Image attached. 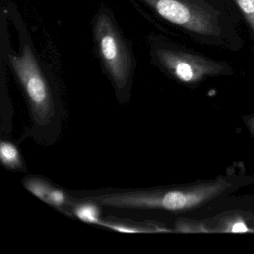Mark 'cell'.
<instances>
[{
	"label": "cell",
	"mask_w": 254,
	"mask_h": 254,
	"mask_svg": "<svg viewBox=\"0 0 254 254\" xmlns=\"http://www.w3.org/2000/svg\"><path fill=\"white\" fill-rule=\"evenodd\" d=\"M254 33V0H234Z\"/></svg>",
	"instance_id": "cell-9"
},
{
	"label": "cell",
	"mask_w": 254,
	"mask_h": 254,
	"mask_svg": "<svg viewBox=\"0 0 254 254\" xmlns=\"http://www.w3.org/2000/svg\"><path fill=\"white\" fill-rule=\"evenodd\" d=\"M75 214L81 221L90 224L102 225L99 209L91 203L79 205L75 209Z\"/></svg>",
	"instance_id": "cell-8"
},
{
	"label": "cell",
	"mask_w": 254,
	"mask_h": 254,
	"mask_svg": "<svg viewBox=\"0 0 254 254\" xmlns=\"http://www.w3.org/2000/svg\"><path fill=\"white\" fill-rule=\"evenodd\" d=\"M25 186L38 198L49 204L62 207L70 203L67 196L62 190L53 188L47 183L41 180H26L25 181Z\"/></svg>",
	"instance_id": "cell-6"
},
{
	"label": "cell",
	"mask_w": 254,
	"mask_h": 254,
	"mask_svg": "<svg viewBox=\"0 0 254 254\" xmlns=\"http://www.w3.org/2000/svg\"><path fill=\"white\" fill-rule=\"evenodd\" d=\"M157 56L168 71L184 82H192L206 75L218 74L223 69L212 61L184 52L160 50Z\"/></svg>",
	"instance_id": "cell-4"
},
{
	"label": "cell",
	"mask_w": 254,
	"mask_h": 254,
	"mask_svg": "<svg viewBox=\"0 0 254 254\" xmlns=\"http://www.w3.org/2000/svg\"><path fill=\"white\" fill-rule=\"evenodd\" d=\"M95 38L104 65L119 88L127 84L132 69L130 52L114 22L100 14L95 25Z\"/></svg>",
	"instance_id": "cell-2"
},
{
	"label": "cell",
	"mask_w": 254,
	"mask_h": 254,
	"mask_svg": "<svg viewBox=\"0 0 254 254\" xmlns=\"http://www.w3.org/2000/svg\"><path fill=\"white\" fill-rule=\"evenodd\" d=\"M247 230H248V228L243 223H237V224H234L232 229V231L234 233H243V232H246Z\"/></svg>",
	"instance_id": "cell-10"
},
{
	"label": "cell",
	"mask_w": 254,
	"mask_h": 254,
	"mask_svg": "<svg viewBox=\"0 0 254 254\" xmlns=\"http://www.w3.org/2000/svg\"><path fill=\"white\" fill-rule=\"evenodd\" d=\"M0 158L5 166L17 168L21 165L17 148L9 142H2L0 145Z\"/></svg>",
	"instance_id": "cell-7"
},
{
	"label": "cell",
	"mask_w": 254,
	"mask_h": 254,
	"mask_svg": "<svg viewBox=\"0 0 254 254\" xmlns=\"http://www.w3.org/2000/svg\"><path fill=\"white\" fill-rule=\"evenodd\" d=\"M200 200V197L195 194H184L179 191H171L160 197L138 191L128 194L127 203L130 208L163 207L169 210H178L196 204Z\"/></svg>",
	"instance_id": "cell-5"
},
{
	"label": "cell",
	"mask_w": 254,
	"mask_h": 254,
	"mask_svg": "<svg viewBox=\"0 0 254 254\" xmlns=\"http://www.w3.org/2000/svg\"><path fill=\"white\" fill-rule=\"evenodd\" d=\"M8 58L29 98L37 121H48L53 114L51 92L32 49L26 44L20 56L9 55Z\"/></svg>",
	"instance_id": "cell-1"
},
{
	"label": "cell",
	"mask_w": 254,
	"mask_h": 254,
	"mask_svg": "<svg viewBox=\"0 0 254 254\" xmlns=\"http://www.w3.org/2000/svg\"><path fill=\"white\" fill-rule=\"evenodd\" d=\"M174 24L203 35H217L220 29L204 9L185 0H142Z\"/></svg>",
	"instance_id": "cell-3"
}]
</instances>
